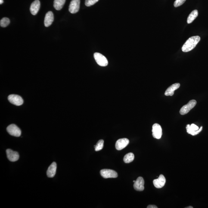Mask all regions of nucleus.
I'll return each instance as SVG.
<instances>
[{"mask_svg":"<svg viewBox=\"0 0 208 208\" xmlns=\"http://www.w3.org/2000/svg\"><path fill=\"white\" fill-rule=\"evenodd\" d=\"M200 40V38L197 36H192L189 38L183 46L181 48L182 51L184 52H188L192 51L195 48Z\"/></svg>","mask_w":208,"mask_h":208,"instance_id":"f257e3e1","label":"nucleus"},{"mask_svg":"<svg viewBox=\"0 0 208 208\" xmlns=\"http://www.w3.org/2000/svg\"><path fill=\"white\" fill-rule=\"evenodd\" d=\"M94 57L96 61L99 65L105 67L108 65V61L107 58L100 53H95L94 54Z\"/></svg>","mask_w":208,"mask_h":208,"instance_id":"f03ea898","label":"nucleus"},{"mask_svg":"<svg viewBox=\"0 0 208 208\" xmlns=\"http://www.w3.org/2000/svg\"><path fill=\"white\" fill-rule=\"evenodd\" d=\"M197 101L195 100H192L187 104L183 107L180 111V113L181 115H185L188 113L192 109L195 107Z\"/></svg>","mask_w":208,"mask_h":208,"instance_id":"7ed1b4c3","label":"nucleus"},{"mask_svg":"<svg viewBox=\"0 0 208 208\" xmlns=\"http://www.w3.org/2000/svg\"><path fill=\"white\" fill-rule=\"evenodd\" d=\"M7 131L10 135L16 137L21 135V132L20 128L15 124L10 125L7 127Z\"/></svg>","mask_w":208,"mask_h":208,"instance_id":"20e7f679","label":"nucleus"},{"mask_svg":"<svg viewBox=\"0 0 208 208\" xmlns=\"http://www.w3.org/2000/svg\"><path fill=\"white\" fill-rule=\"evenodd\" d=\"M100 174L104 178H116L118 176L117 173L111 169H104L100 171Z\"/></svg>","mask_w":208,"mask_h":208,"instance_id":"39448f33","label":"nucleus"},{"mask_svg":"<svg viewBox=\"0 0 208 208\" xmlns=\"http://www.w3.org/2000/svg\"><path fill=\"white\" fill-rule=\"evenodd\" d=\"M203 127L202 126L199 128V127L194 124H192L191 125H187L186 126L187 133L193 136L197 135L200 133L203 130Z\"/></svg>","mask_w":208,"mask_h":208,"instance_id":"423d86ee","label":"nucleus"},{"mask_svg":"<svg viewBox=\"0 0 208 208\" xmlns=\"http://www.w3.org/2000/svg\"><path fill=\"white\" fill-rule=\"evenodd\" d=\"M8 99L10 103L14 105L19 106L23 103V100L21 97L16 94H11L9 96Z\"/></svg>","mask_w":208,"mask_h":208,"instance_id":"0eeeda50","label":"nucleus"},{"mask_svg":"<svg viewBox=\"0 0 208 208\" xmlns=\"http://www.w3.org/2000/svg\"><path fill=\"white\" fill-rule=\"evenodd\" d=\"M152 135L154 138L159 139L161 138L162 135V128L159 124L155 123L153 125Z\"/></svg>","mask_w":208,"mask_h":208,"instance_id":"6e6552de","label":"nucleus"},{"mask_svg":"<svg viewBox=\"0 0 208 208\" xmlns=\"http://www.w3.org/2000/svg\"><path fill=\"white\" fill-rule=\"evenodd\" d=\"M80 0H72L69 5V11L71 14L78 12L80 7Z\"/></svg>","mask_w":208,"mask_h":208,"instance_id":"1a4fd4ad","label":"nucleus"},{"mask_svg":"<svg viewBox=\"0 0 208 208\" xmlns=\"http://www.w3.org/2000/svg\"><path fill=\"white\" fill-rule=\"evenodd\" d=\"M6 154L7 159L12 162H14L18 160L20 158V155L17 151L8 149L6 150Z\"/></svg>","mask_w":208,"mask_h":208,"instance_id":"9d476101","label":"nucleus"},{"mask_svg":"<svg viewBox=\"0 0 208 208\" xmlns=\"http://www.w3.org/2000/svg\"><path fill=\"white\" fill-rule=\"evenodd\" d=\"M129 144V140L127 138L119 139L116 141L115 147L116 150H121L124 148Z\"/></svg>","mask_w":208,"mask_h":208,"instance_id":"9b49d317","label":"nucleus"},{"mask_svg":"<svg viewBox=\"0 0 208 208\" xmlns=\"http://www.w3.org/2000/svg\"><path fill=\"white\" fill-rule=\"evenodd\" d=\"M144 181L142 177H139L134 182V188L138 191H142L144 189Z\"/></svg>","mask_w":208,"mask_h":208,"instance_id":"f8f14e48","label":"nucleus"},{"mask_svg":"<svg viewBox=\"0 0 208 208\" xmlns=\"http://www.w3.org/2000/svg\"><path fill=\"white\" fill-rule=\"evenodd\" d=\"M166 183V179L163 175H160L157 179L153 181L154 186L157 188H162L164 187Z\"/></svg>","mask_w":208,"mask_h":208,"instance_id":"ddd939ff","label":"nucleus"},{"mask_svg":"<svg viewBox=\"0 0 208 208\" xmlns=\"http://www.w3.org/2000/svg\"><path fill=\"white\" fill-rule=\"evenodd\" d=\"M40 7V2L39 0H35L31 4L30 10L33 15H36L39 11Z\"/></svg>","mask_w":208,"mask_h":208,"instance_id":"4468645a","label":"nucleus"},{"mask_svg":"<svg viewBox=\"0 0 208 208\" xmlns=\"http://www.w3.org/2000/svg\"><path fill=\"white\" fill-rule=\"evenodd\" d=\"M54 15L52 12L49 11L46 15L44 24L46 27H49L54 21Z\"/></svg>","mask_w":208,"mask_h":208,"instance_id":"2eb2a0df","label":"nucleus"},{"mask_svg":"<svg viewBox=\"0 0 208 208\" xmlns=\"http://www.w3.org/2000/svg\"><path fill=\"white\" fill-rule=\"evenodd\" d=\"M57 164L56 162H53L49 167L47 171V176L49 178H53L55 176L57 172Z\"/></svg>","mask_w":208,"mask_h":208,"instance_id":"dca6fc26","label":"nucleus"},{"mask_svg":"<svg viewBox=\"0 0 208 208\" xmlns=\"http://www.w3.org/2000/svg\"><path fill=\"white\" fill-rule=\"evenodd\" d=\"M180 84L176 83L173 84L167 88L165 93V95L166 96H172L174 93V91L179 88Z\"/></svg>","mask_w":208,"mask_h":208,"instance_id":"f3484780","label":"nucleus"},{"mask_svg":"<svg viewBox=\"0 0 208 208\" xmlns=\"http://www.w3.org/2000/svg\"><path fill=\"white\" fill-rule=\"evenodd\" d=\"M66 0H54V7L57 11H60L62 9L64 6Z\"/></svg>","mask_w":208,"mask_h":208,"instance_id":"a211bd4d","label":"nucleus"},{"mask_svg":"<svg viewBox=\"0 0 208 208\" xmlns=\"http://www.w3.org/2000/svg\"><path fill=\"white\" fill-rule=\"evenodd\" d=\"M198 16V11L197 10H195L192 11L187 18V23L188 24L192 23L193 21L197 18Z\"/></svg>","mask_w":208,"mask_h":208,"instance_id":"6ab92c4d","label":"nucleus"},{"mask_svg":"<svg viewBox=\"0 0 208 208\" xmlns=\"http://www.w3.org/2000/svg\"><path fill=\"white\" fill-rule=\"evenodd\" d=\"M134 158L135 156L133 153H129L125 155L123 158V161L125 163H128L133 161Z\"/></svg>","mask_w":208,"mask_h":208,"instance_id":"aec40b11","label":"nucleus"},{"mask_svg":"<svg viewBox=\"0 0 208 208\" xmlns=\"http://www.w3.org/2000/svg\"><path fill=\"white\" fill-rule=\"evenodd\" d=\"M10 20L7 17H4L0 21V25L1 27H6L9 24Z\"/></svg>","mask_w":208,"mask_h":208,"instance_id":"412c9836","label":"nucleus"},{"mask_svg":"<svg viewBox=\"0 0 208 208\" xmlns=\"http://www.w3.org/2000/svg\"><path fill=\"white\" fill-rule=\"evenodd\" d=\"M103 146H104V140H100L97 143L96 145L94 146L96 151H100L102 149Z\"/></svg>","mask_w":208,"mask_h":208,"instance_id":"4be33fe9","label":"nucleus"},{"mask_svg":"<svg viewBox=\"0 0 208 208\" xmlns=\"http://www.w3.org/2000/svg\"><path fill=\"white\" fill-rule=\"evenodd\" d=\"M99 0H86L85 4L87 7L91 6L98 2Z\"/></svg>","mask_w":208,"mask_h":208,"instance_id":"5701e85b","label":"nucleus"},{"mask_svg":"<svg viewBox=\"0 0 208 208\" xmlns=\"http://www.w3.org/2000/svg\"><path fill=\"white\" fill-rule=\"evenodd\" d=\"M186 0H176L174 3V6L175 7L180 6L183 4Z\"/></svg>","mask_w":208,"mask_h":208,"instance_id":"b1692460","label":"nucleus"},{"mask_svg":"<svg viewBox=\"0 0 208 208\" xmlns=\"http://www.w3.org/2000/svg\"><path fill=\"white\" fill-rule=\"evenodd\" d=\"M158 207L155 205H150L147 206V208H157Z\"/></svg>","mask_w":208,"mask_h":208,"instance_id":"393cba45","label":"nucleus"},{"mask_svg":"<svg viewBox=\"0 0 208 208\" xmlns=\"http://www.w3.org/2000/svg\"><path fill=\"white\" fill-rule=\"evenodd\" d=\"M4 1L3 0H0V4H2L3 3Z\"/></svg>","mask_w":208,"mask_h":208,"instance_id":"a878e982","label":"nucleus"},{"mask_svg":"<svg viewBox=\"0 0 208 208\" xmlns=\"http://www.w3.org/2000/svg\"><path fill=\"white\" fill-rule=\"evenodd\" d=\"M193 207H192V206H188V207H186V208H193Z\"/></svg>","mask_w":208,"mask_h":208,"instance_id":"bb28decb","label":"nucleus"},{"mask_svg":"<svg viewBox=\"0 0 208 208\" xmlns=\"http://www.w3.org/2000/svg\"><path fill=\"white\" fill-rule=\"evenodd\" d=\"M135 181H133V182H134V183L135 182Z\"/></svg>","mask_w":208,"mask_h":208,"instance_id":"cd10ccee","label":"nucleus"}]
</instances>
